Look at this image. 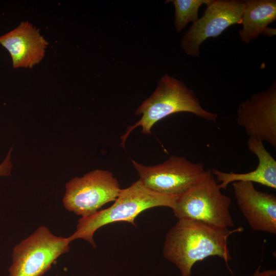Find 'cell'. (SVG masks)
<instances>
[{
    "mask_svg": "<svg viewBox=\"0 0 276 276\" xmlns=\"http://www.w3.org/2000/svg\"><path fill=\"white\" fill-rule=\"evenodd\" d=\"M0 44L11 55L14 68H32L43 59L48 42L38 29L26 21L1 36Z\"/></svg>",
    "mask_w": 276,
    "mask_h": 276,
    "instance_id": "cell-11",
    "label": "cell"
},
{
    "mask_svg": "<svg viewBox=\"0 0 276 276\" xmlns=\"http://www.w3.org/2000/svg\"><path fill=\"white\" fill-rule=\"evenodd\" d=\"M237 124L249 137L266 141L276 149V81L264 91L242 102L237 112Z\"/></svg>",
    "mask_w": 276,
    "mask_h": 276,
    "instance_id": "cell-9",
    "label": "cell"
},
{
    "mask_svg": "<svg viewBox=\"0 0 276 276\" xmlns=\"http://www.w3.org/2000/svg\"><path fill=\"white\" fill-rule=\"evenodd\" d=\"M180 112L193 113L204 120L217 123L218 114L203 108L194 91L180 80L168 74L159 80L155 91L144 101L135 111L142 114L139 121L127 127L121 137V146L125 147V141L132 130L141 127V132L151 134L153 125L168 116Z\"/></svg>",
    "mask_w": 276,
    "mask_h": 276,
    "instance_id": "cell-2",
    "label": "cell"
},
{
    "mask_svg": "<svg viewBox=\"0 0 276 276\" xmlns=\"http://www.w3.org/2000/svg\"><path fill=\"white\" fill-rule=\"evenodd\" d=\"M177 197L153 191L139 179L129 187L121 189L111 206L90 216L79 219L76 231L68 237L71 241L83 239L96 248L94 234L100 227L120 221L128 222L135 226V219L142 212L157 206L172 209Z\"/></svg>",
    "mask_w": 276,
    "mask_h": 276,
    "instance_id": "cell-3",
    "label": "cell"
},
{
    "mask_svg": "<svg viewBox=\"0 0 276 276\" xmlns=\"http://www.w3.org/2000/svg\"><path fill=\"white\" fill-rule=\"evenodd\" d=\"M237 204L253 230L276 234V196L258 191L250 181L232 182Z\"/></svg>",
    "mask_w": 276,
    "mask_h": 276,
    "instance_id": "cell-10",
    "label": "cell"
},
{
    "mask_svg": "<svg viewBox=\"0 0 276 276\" xmlns=\"http://www.w3.org/2000/svg\"><path fill=\"white\" fill-rule=\"evenodd\" d=\"M244 1L211 0L201 17L185 32L181 47L188 55L196 57L200 46L206 39L217 37L231 26L241 24Z\"/></svg>",
    "mask_w": 276,
    "mask_h": 276,
    "instance_id": "cell-8",
    "label": "cell"
},
{
    "mask_svg": "<svg viewBox=\"0 0 276 276\" xmlns=\"http://www.w3.org/2000/svg\"><path fill=\"white\" fill-rule=\"evenodd\" d=\"M211 0H172L175 8V28L180 32L191 21L198 19V10L202 5H207Z\"/></svg>",
    "mask_w": 276,
    "mask_h": 276,
    "instance_id": "cell-14",
    "label": "cell"
},
{
    "mask_svg": "<svg viewBox=\"0 0 276 276\" xmlns=\"http://www.w3.org/2000/svg\"><path fill=\"white\" fill-rule=\"evenodd\" d=\"M243 230L241 226L230 229L180 219L167 233L163 254L178 267L182 276H191L194 264L210 256L222 259L229 269L228 262L232 259L228 239L232 234Z\"/></svg>",
    "mask_w": 276,
    "mask_h": 276,
    "instance_id": "cell-1",
    "label": "cell"
},
{
    "mask_svg": "<svg viewBox=\"0 0 276 276\" xmlns=\"http://www.w3.org/2000/svg\"><path fill=\"white\" fill-rule=\"evenodd\" d=\"M249 150L258 159L255 170L245 173H226L212 169V173L221 189H226L229 183L238 181L256 182L269 188L276 189V161L265 148L261 141L248 137L247 142Z\"/></svg>",
    "mask_w": 276,
    "mask_h": 276,
    "instance_id": "cell-12",
    "label": "cell"
},
{
    "mask_svg": "<svg viewBox=\"0 0 276 276\" xmlns=\"http://www.w3.org/2000/svg\"><path fill=\"white\" fill-rule=\"evenodd\" d=\"M69 237H58L44 226L38 228L13 249L9 276H41L70 250Z\"/></svg>",
    "mask_w": 276,
    "mask_h": 276,
    "instance_id": "cell-5",
    "label": "cell"
},
{
    "mask_svg": "<svg viewBox=\"0 0 276 276\" xmlns=\"http://www.w3.org/2000/svg\"><path fill=\"white\" fill-rule=\"evenodd\" d=\"M242 15L243 27L239 31L241 40L248 44L261 34L271 37L275 35V29L267 26L276 20L275 0L244 1Z\"/></svg>",
    "mask_w": 276,
    "mask_h": 276,
    "instance_id": "cell-13",
    "label": "cell"
},
{
    "mask_svg": "<svg viewBox=\"0 0 276 276\" xmlns=\"http://www.w3.org/2000/svg\"><path fill=\"white\" fill-rule=\"evenodd\" d=\"M231 198L223 194L210 169L178 196L172 209L178 219H188L224 228L234 226Z\"/></svg>",
    "mask_w": 276,
    "mask_h": 276,
    "instance_id": "cell-4",
    "label": "cell"
},
{
    "mask_svg": "<svg viewBox=\"0 0 276 276\" xmlns=\"http://www.w3.org/2000/svg\"><path fill=\"white\" fill-rule=\"evenodd\" d=\"M12 149V147L9 149L5 158L0 164V176H7L11 174L12 169V164L11 162Z\"/></svg>",
    "mask_w": 276,
    "mask_h": 276,
    "instance_id": "cell-15",
    "label": "cell"
},
{
    "mask_svg": "<svg viewBox=\"0 0 276 276\" xmlns=\"http://www.w3.org/2000/svg\"><path fill=\"white\" fill-rule=\"evenodd\" d=\"M140 179L156 192L179 196L190 188L204 173L202 163H193L186 157L172 155L163 163L146 166L132 160Z\"/></svg>",
    "mask_w": 276,
    "mask_h": 276,
    "instance_id": "cell-7",
    "label": "cell"
},
{
    "mask_svg": "<svg viewBox=\"0 0 276 276\" xmlns=\"http://www.w3.org/2000/svg\"><path fill=\"white\" fill-rule=\"evenodd\" d=\"M260 266L256 269L254 274L250 276H275L276 270L273 269L265 270L262 272L260 271Z\"/></svg>",
    "mask_w": 276,
    "mask_h": 276,
    "instance_id": "cell-16",
    "label": "cell"
},
{
    "mask_svg": "<svg viewBox=\"0 0 276 276\" xmlns=\"http://www.w3.org/2000/svg\"><path fill=\"white\" fill-rule=\"evenodd\" d=\"M120 191L118 180L111 172L97 169L67 182L63 203L68 211L89 217L105 204L114 201Z\"/></svg>",
    "mask_w": 276,
    "mask_h": 276,
    "instance_id": "cell-6",
    "label": "cell"
}]
</instances>
